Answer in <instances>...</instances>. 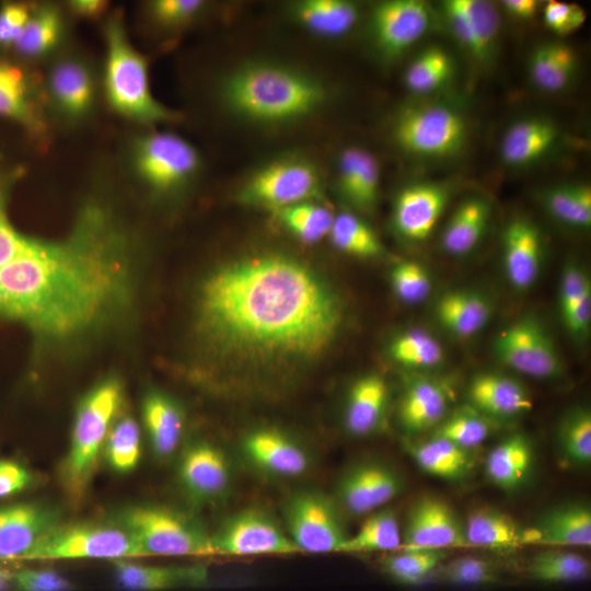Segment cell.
<instances>
[{"instance_id":"6da1fadb","label":"cell","mask_w":591,"mask_h":591,"mask_svg":"<svg viewBox=\"0 0 591 591\" xmlns=\"http://www.w3.org/2000/svg\"><path fill=\"white\" fill-rule=\"evenodd\" d=\"M200 310L217 341L259 355H317L340 322L331 290L305 266L278 255L217 270L202 288Z\"/></svg>"},{"instance_id":"7a4b0ae2","label":"cell","mask_w":591,"mask_h":591,"mask_svg":"<svg viewBox=\"0 0 591 591\" xmlns=\"http://www.w3.org/2000/svg\"><path fill=\"white\" fill-rule=\"evenodd\" d=\"M90 213L66 242L31 237L0 268V318L43 335H69L93 323L119 288V274Z\"/></svg>"},{"instance_id":"3957f363","label":"cell","mask_w":591,"mask_h":591,"mask_svg":"<svg viewBox=\"0 0 591 591\" xmlns=\"http://www.w3.org/2000/svg\"><path fill=\"white\" fill-rule=\"evenodd\" d=\"M222 94L235 114L258 123H285L303 117L325 100L314 78L275 63H250L224 81Z\"/></svg>"},{"instance_id":"277c9868","label":"cell","mask_w":591,"mask_h":591,"mask_svg":"<svg viewBox=\"0 0 591 591\" xmlns=\"http://www.w3.org/2000/svg\"><path fill=\"white\" fill-rule=\"evenodd\" d=\"M121 399V385L111 378L91 389L77 407L69 449L60 468L63 490L72 503H79L88 491Z\"/></svg>"},{"instance_id":"5b68a950","label":"cell","mask_w":591,"mask_h":591,"mask_svg":"<svg viewBox=\"0 0 591 591\" xmlns=\"http://www.w3.org/2000/svg\"><path fill=\"white\" fill-rule=\"evenodd\" d=\"M104 35V90L111 107L119 115L141 124L173 119L172 112L152 95L146 59L131 45L118 15L106 22Z\"/></svg>"},{"instance_id":"8992f818","label":"cell","mask_w":591,"mask_h":591,"mask_svg":"<svg viewBox=\"0 0 591 591\" xmlns=\"http://www.w3.org/2000/svg\"><path fill=\"white\" fill-rule=\"evenodd\" d=\"M106 520L126 531L146 556L215 555L210 533L193 515L158 503L119 507Z\"/></svg>"},{"instance_id":"52a82bcc","label":"cell","mask_w":591,"mask_h":591,"mask_svg":"<svg viewBox=\"0 0 591 591\" xmlns=\"http://www.w3.org/2000/svg\"><path fill=\"white\" fill-rule=\"evenodd\" d=\"M397 146L425 160H448L464 151L470 124L464 113L447 102H416L403 107L393 125Z\"/></svg>"},{"instance_id":"ba28073f","label":"cell","mask_w":591,"mask_h":591,"mask_svg":"<svg viewBox=\"0 0 591 591\" xmlns=\"http://www.w3.org/2000/svg\"><path fill=\"white\" fill-rule=\"evenodd\" d=\"M344 512L332 495L303 488L282 505L283 528L299 553H341L349 537Z\"/></svg>"},{"instance_id":"9c48e42d","label":"cell","mask_w":591,"mask_h":591,"mask_svg":"<svg viewBox=\"0 0 591 591\" xmlns=\"http://www.w3.org/2000/svg\"><path fill=\"white\" fill-rule=\"evenodd\" d=\"M146 556L121 528L106 522L59 524L27 555L26 559H114Z\"/></svg>"},{"instance_id":"30bf717a","label":"cell","mask_w":591,"mask_h":591,"mask_svg":"<svg viewBox=\"0 0 591 591\" xmlns=\"http://www.w3.org/2000/svg\"><path fill=\"white\" fill-rule=\"evenodd\" d=\"M494 350L507 368L532 379L555 380L564 373L554 339L534 315H523L500 331Z\"/></svg>"},{"instance_id":"8fae6325","label":"cell","mask_w":591,"mask_h":591,"mask_svg":"<svg viewBox=\"0 0 591 591\" xmlns=\"http://www.w3.org/2000/svg\"><path fill=\"white\" fill-rule=\"evenodd\" d=\"M215 555L257 556L299 553L283 525L266 509L247 507L224 518L210 533Z\"/></svg>"},{"instance_id":"7c38bea8","label":"cell","mask_w":591,"mask_h":591,"mask_svg":"<svg viewBox=\"0 0 591 591\" xmlns=\"http://www.w3.org/2000/svg\"><path fill=\"white\" fill-rule=\"evenodd\" d=\"M132 164L138 176L157 190H169L189 179L198 170L197 150L171 132H152L137 139Z\"/></svg>"},{"instance_id":"4fadbf2b","label":"cell","mask_w":591,"mask_h":591,"mask_svg":"<svg viewBox=\"0 0 591 591\" xmlns=\"http://www.w3.org/2000/svg\"><path fill=\"white\" fill-rule=\"evenodd\" d=\"M434 12L421 0H386L370 16V35L376 53L395 61L426 36L433 26Z\"/></svg>"},{"instance_id":"5bb4252c","label":"cell","mask_w":591,"mask_h":591,"mask_svg":"<svg viewBox=\"0 0 591 591\" xmlns=\"http://www.w3.org/2000/svg\"><path fill=\"white\" fill-rule=\"evenodd\" d=\"M404 487L403 476L392 465L367 460L340 474L332 496L344 514L362 517L383 508L399 496Z\"/></svg>"},{"instance_id":"9a60e30c","label":"cell","mask_w":591,"mask_h":591,"mask_svg":"<svg viewBox=\"0 0 591 591\" xmlns=\"http://www.w3.org/2000/svg\"><path fill=\"white\" fill-rule=\"evenodd\" d=\"M177 480L194 506H213L223 500L231 489L230 460L218 445L207 440L193 441L181 452Z\"/></svg>"},{"instance_id":"2e32d148","label":"cell","mask_w":591,"mask_h":591,"mask_svg":"<svg viewBox=\"0 0 591 591\" xmlns=\"http://www.w3.org/2000/svg\"><path fill=\"white\" fill-rule=\"evenodd\" d=\"M316 169L302 160H280L257 171L245 184L243 200L276 210L310 201L320 192Z\"/></svg>"},{"instance_id":"e0dca14e","label":"cell","mask_w":591,"mask_h":591,"mask_svg":"<svg viewBox=\"0 0 591 591\" xmlns=\"http://www.w3.org/2000/svg\"><path fill=\"white\" fill-rule=\"evenodd\" d=\"M244 461L259 474L275 479H297L306 475L313 456L304 444L273 427L247 432L240 442Z\"/></svg>"},{"instance_id":"ac0fdd59","label":"cell","mask_w":591,"mask_h":591,"mask_svg":"<svg viewBox=\"0 0 591 591\" xmlns=\"http://www.w3.org/2000/svg\"><path fill=\"white\" fill-rule=\"evenodd\" d=\"M441 7L457 43L476 62L489 65L495 57L500 32L497 7L484 0H448Z\"/></svg>"},{"instance_id":"d6986e66","label":"cell","mask_w":591,"mask_h":591,"mask_svg":"<svg viewBox=\"0 0 591 591\" xmlns=\"http://www.w3.org/2000/svg\"><path fill=\"white\" fill-rule=\"evenodd\" d=\"M402 540V547L408 548L468 547L464 522L449 503L433 496L419 497L410 506Z\"/></svg>"},{"instance_id":"ffe728a7","label":"cell","mask_w":591,"mask_h":591,"mask_svg":"<svg viewBox=\"0 0 591 591\" xmlns=\"http://www.w3.org/2000/svg\"><path fill=\"white\" fill-rule=\"evenodd\" d=\"M451 196L442 182H418L405 186L393 206V227L403 239L420 243L427 240L441 218Z\"/></svg>"},{"instance_id":"44dd1931","label":"cell","mask_w":591,"mask_h":591,"mask_svg":"<svg viewBox=\"0 0 591 591\" xmlns=\"http://www.w3.org/2000/svg\"><path fill=\"white\" fill-rule=\"evenodd\" d=\"M59 524L61 513L46 503L0 506V560L26 559L32 549Z\"/></svg>"},{"instance_id":"7402d4cb","label":"cell","mask_w":591,"mask_h":591,"mask_svg":"<svg viewBox=\"0 0 591 591\" xmlns=\"http://www.w3.org/2000/svg\"><path fill=\"white\" fill-rule=\"evenodd\" d=\"M506 277L517 291L536 282L543 260V239L536 224L524 216L511 219L502 234Z\"/></svg>"},{"instance_id":"603a6c76","label":"cell","mask_w":591,"mask_h":591,"mask_svg":"<svg viewBox=\"0 0 591 591\" xmlns=\"http://www.w3.org/2000/svg\"><path fill=\"white\" fill-rule=\"evenodd\" d=\"M466 396L470 406L495 422L520 417L533 407L526 386L499 372L474 375L467 385Z\"/></svg>"},{"instance_id":"cb8c5ba5","label":"cell","mask_w":591,"mask_h":591,"mask_svg":"<svg viewBox=\"0 0 591 591\" xmlns=\"http://www.w3.org/2000/svg\"><path fill=\"white\" fill-rule=\"evenodd\" d=\"M48 99L63 118L77 121L86 117L94 103V81L90 68L79 58L58 60L47 77Z\"/></svg>"},{"instance_id":"d4e9b609","label":"cell","mask_w":591,"mask_h":591,"mask_svg":"<svg viewBox=\"0 0 591 591\" xmlns=\"http://www.w3.org/2000/svg\"><path fill=\"white\" fill-rule=\"evenodd\" d=\"M452 391L441 380L429 376L412 379L398 405V421L408 434L436 428L449 414Z\"/></svg>"},{"instance_id":"484cf974","label":"cell","mask_w":591,"mask_h":591,"mask_svg":"<svg viewBox=\"0 0 591 591\" xmlns=\"http://www.w3.org/2000/svg\"><path fill=\"white\" fill-rule=\"evenodd\" d=\"M529 545L552 547L591 545V508L587 501L554 506L526 526Z\"/></svg>"},{"instance_id":"4316f807","label":"cell","mask_w":591,"mask_h":591,"mask_svg":"<svg viewBox=\"0 0 591 591\" xmlns=\"http://www.w3.org/2000/svg\"><path fill=\"white\" fill-rule=\"evenodd\" d=\"M558 126L542 116L517 119L500 142L501 161L511 167H525L543 160L559 140Z\"/></svg>"},{"instance_id":"83f0119b","label":"cell","mask_w":591,"mask_h":591,"mask_svg":"<svg viewBox=\"0 0 591 591\" xmlns=\"http://www.w3.org/2000/svg\"><path fill=\"white\" fill-rule=\"evenodd\" d=\"M115 577L120 587L130 591H165L178 588H200L208 582L205 565L147 566L114 561Z\"/></svg>"},{"instance_id":"f1b7e54d","label":"cell","mask_w":591,"mask_h":591,"mask_svg":"<svg viewBox=\"0 0 591 591\" xmlns=\"http://www.w3.org/2000/svg\"><path fill=\"white\" fill-rule=\"evenodd\" d=\"M389 403V387L379 374H367L351 385L346 408L345 428L356 438H364L376 432L385 418Z\"/></svg>"},{"instance_id":"f546056e","label":"cell","mask_w":591,"mask_h":591,"mask_svg":"<svg viewBox=\"0 0 591 591\" xmlns=\"http://www.w3.org/2000/svg\"><path fill=\"white\" fill-rule=\"evenodd\" d=\"M533 463L531 440L524 433L515 432L503 438L488 452L485 474L497 488L510 493L525 484Z\"/></svg>"},{"instance_id":"4dcf8cb0","label":"cell","mask_w":591,"mask_h":591,"mask_svg":"<svg viewBox=\"0 0 591 591\" xmlns=\"http://www.w3.org/2000/svg\"><path fill=\"white\" fill-rule=\"evenodd\" d=\"M440 325L452 335L468 338L489 322L493 306L489 299L475 290L457 289L445 292L436 304Z\"/></svg>"},{"instance_id":"1f68e13d","label":"cell","mask_w":591,"mask_h":591,"mask_svg":"<svg viewBox=\"0 0 591 591\" xmlns=\"http://www.w3.org/2000/svg\"><path fill=\"white\" fill-rule=\"evenodd\" d=\"M338 179L345 198L360 210L374 207L380 187L378 160L359 147L346 148L338 160Z\"/></svg>"},{"instance_id":"d6a6232c","label":"cell","mask_w":591,"mask_h":591,"mask_svg":"<svg viewBox=\"0 0 591 591\" xmlns=\"http://www.w3.org/2000/svg\"><path fill=\"white\" fill-rule=\"evenodd\" d=\"M142 416L153 454L167 460L178 449L184 415L178 404L161 392H150L142 403Z\"/></svg>"},{"instance_id":"836d02e7","label":"cell","mask_w":591,"mask_h":591,"mask_svg":"<svg viewBox=\"0 0 591 591\" xmlns=\"http://www.w3.org/2000/svg\"><path fill=\"white\" fill-rule=\"evenodd\" d=\"M464 533L468 547L513 551L529 545L526 526L490 507L474 510L464 522Z\"/></svg>"},{"instance_id":"e575fe53","label":"cell","mask_w":591,"mask_h":591,"mask_svg":"<svg viewBox=\"0 0 591 591\" xmlns=\"http://www.w3.org/2000/svg\"><path fill=\"white\" fill-rule=\"evenodd\" d=\"M490 215L491 206L483 197L473 196L460 202L441 233V248L452 256L471 253L486 233Z\"/></svg>"},{"instance_id":"d590c367","label":"cell","mask_w":591,"mask_h":591,"mask_svg":"<svg viewBox=\"0 0 591 591\" xmlns=\"http://www.w3.org/2000/svg\"><path fill=\"white\" fill-rule=\"evenodd\" d=\"M406 450L420 470L444 480L464 479L473 467L471 451L437 436L408 442Z\"/></svg>"},{"instance_id":"8d00e7d4","label":"cell","mask_w":591,"mask_h":591,"mask_svg":"<svg viewBox=\"0 0 591 591\" xmlns=\"http://www.w3.org/2000/svg\"><path fill=\"white\" fill-rule=\"evenodd\" d=\"M0 116L12 119L31 131L43 127L32 85L18 66L0 60Z\"/></svg>"},{"instance_id":"74e56055","label":"cell","mask_w":591,"mask_h":591,"mask_svg":"<svg viewBox=\"0 0 591 591\" xmlns=\"http://www.w3.org/2000/svg\"><path fill=\"white\" fill-rule=\"evenodd\" d=\"M294 14L306 30L334 38L355 27L360 11L356 3L347 0H304L296 4Z\"/></svg>"},{"instance_id":"f35d334b","label":"cell","mask_w":591,"mask_h":591,"mask_svg":"<svg viewBox=\"0 0 591 591\" xmlns=\"http://www.w3.org/2000/svg\"><path fill=\"white\" fill-rule=\"evenodd\" d=\"M403 546L402 531L394 510L381 508L366 518L347 538L341 553L393 552Z\"/></svg>"},{"instance_id":"ab89813d","label":"cell","mask_w":591,"mask_h":591,"mask_svg":"<svg viewBox=\"0 0 591 591\" xmlns=\"http://www.w3.org/2000/svg\"><path fill=\"white\" fill-rule=\"evenodd\" d=\"M546 211L557 221L580 230L591 225V189L584 183H563L543 193Z\"/></svg>"},{"instance_id":"60d3db41","label":"cell","mask_w":591,"mask_h":591,"mask_svg":"<svg viewBox=\"0 0 591 591\" xmlns=\"http://www.w3.org/2000/svg\"><path fill=\"white\" fill-rule=\"evenodd\" d=\"M62 32L63 22L57 8L50 4L39 5L32 10L14 47L24 57L39 58L57 47Z\"/></svg>"},{"instance_id":"b9f144b4","label":"cell","mask_w":591,"mask_h":591,"mask_svg":"<svg viewBox=\"0 0 591 591\" xmlns=\"http://www.w3.org/2000/svg\"><path fill=\"white\" fill-rule=\"evenodd\" d=\"M453 72L450 54L441 46L431 45L409 62L404 73V83L412 93L429 94L444 86Z\"/></svg>"},{"instance_id":"7bdbcfd3","label":"cell","mask_w":591,"mask_h":591,"mask_svg":"<svg viewBox=\"0 0 591 591\" xmlns=\"http://www.w3.org/2000/svg\"><path fill=\"white\" fill-rule=\"evenodd\" d=\"M559 454L570 466L591 464V413L587 406L570 408L560 419L556 433Z\"/></svg>"},{"instance_id":"ee69618b","label":"cell","mask_w":591,"mask_h":591,"mask_svg":"<svg viewBox=\"0 0 591 591\" xmlns=\"http://www.w3.org/2000/svg\"><path fill=\"white\" fill-rule=\"evenodd\" d=\"M530 578L546 583L578 582L590 578L591 565L583 555L551 548L535 554L526 567Z\"/></svg>"},{"instance_id":"f6af8a7d","label":"cell","mask_w":591,"mask_h":591,"mask_svg":"<svg viewBox=\"0 0 591 591\" xmlns=\"http://www.w3.org/2000/svg\"><path fill=\"white\" fill-rule=\"evenodd\" d=\"M381 560L383 572L401 584L414 586L431 576L448 554L443 549L402 547Z\"/></svg>"},{"instance_id":"bcb514c9","label":"cell","mask_w":591,"mask_h":591,"mask_svg":"<svg viewBox=\"0 0 591 591\" xmlns=\"http://www.w3.org/2000/svg\"><path fill=\"white\" fill-rule=\"evenodd\" d=\"M495 427V421L467 404L449 413L434 428L432 436L472 451L491 434Z\"/></svg>"},{"instance_id":"7dc6e473","label":"cell","mask_w":591,"mask_h":591,"mask_svg":"<svg viewBox=\"0 0 591 591\" xmlns=\"http://www.w3.org/2000/svg\"><path fill=\"white\" fill-rule=\"evenodd\" d=\"M103 456L116 473L126 474L136 468L141 456V436L134 418L124 416L114 421L104 444Z\"/></svg>"},{"instance_id":"c3c4849f","label":"cell","mask_w":591,"mask_h":591,"mask_svg":"<svg viewBox=\"0 0 591 591\" xmlns=\"http://www.w3.org/2000/svg\"><path fill=\"white\" fill-rule=\"evenodd\" d=\"M391 356L399 364L415 369L438 367L444 359L441 343L422 328H412L398 335L391 345Z\"/></svg>"},{"instance_id":"681fc988","label":"cell","mask_w":591,"mask_h":591,"mask_svg":"<svg viewBox=\"0 0 591 591\" xmlns=\"http://www.w3.org/2000/svg\"><path fill=\"white\" fill-rule=\"evenodd\" d=\"M329 235L338 250L350 255L374 257L382 252V244L374 231L350 212L334 217Z\"/></svg>"},{"instance_id":"f907efd6","label":"cell","mask_w":591,"mask_h":591,"mask_svg":"<svg viewBox=\"0 0 591 591\" xmlns=\"http://www.w3.org/2000/svg\"><path fill=\"white\" fill-rule=\"evenodd\" d=\"M283 224L301 241L314 243L329 234L334 216L312 201L300 202L278 210Z\"/></svg>"},{"instance_id":"816d5d0a","label":"cell","mask_w":591,"mask_h":591,"mask_svg":"<svg viewBox=\"0 0 591 591\" xmlns=\"http://www.w3.org/2000/svg\"><path fill=\"white\" fill-rule=\"evenodd\" d=\"M438 580L457 586H485L499 581V568L490 560L462 556L440 564L432 572Z\"/></svg>"},{"instance_id":"f5cc1de1","label":"cell","mask_w":591,"mask_h":591,"mask_svg":"<svg viewBox=\"0 0 591 591\" xmlns=\"http://www.w3.org/2000/svg\"><path fill=\"white\" fill-rule=\"evenodd\" d=\"M391 283L396 297L404 303L422 302L432 288L431 277L420 263L404 260L394 266Z\"/></svg>"},{"instance_id":"db71d44e","label":"cell","mask_w":591,"mask_h":591,"mask_svg":"<svg viewBox=\"0 0 591 591\" xmlns=\"http://www.w3.org/2000/svg\"><path fill=\"white\" fill-rule=\"evenodd\" d=\"M200 0H158L149 5L152 19L164 27H178L192 21L204 8Z\"/></svg>"},{"instance_id":"11a10c76","label":"cell","mask_w":591,"mask_h":591,"mask_svg":"<svg viewBox=\"0 0 591 591\" xmlns=\"http://www.w3.org/2000/svg\"><path fill=\"white\" fill-rule=\"evenodd\" d=\"M590 291L591 285L587 273L577 263H568L563 269L559 285L561 318Z\"/></svg>"},{"instance_id":"9f6ffc18","label":"cell","mask_w":591,"mask_h":591,"mask_svg":"<svg viewBox=\"0 0 591 591\" xmlns=\"http://www.w3.org/2000/svg\"><path fill=\"white\" fill-rule=\"evenodd\" d=\"M586 11L578 4L548 1L543 8V19L548 28L558 35L578 30L586 21Z\"/></svg>"},{"instance_id":"6f0895ef","label":"cell","mask_w":591,"mask_h":591,"mask_svg":"<svg viewBox=\"0 0 591 591\" xmlns=\"http://www.w3.org/2000/svg\"><path fill=\"white\" fill-rule=\"evenodd\" d=\"M16 591H70L73 584L53 570L22 569L13 572Z\"/></svg>"},{"instance_id":"680465c9","label":"cell","mask_w":591,"mask_h":591,"mask_svg":"<svg viewBox=\"0 0 591 591\" xmlns=\"http://www.w3.org/2000/svg\"><path fill=\"white\" fill-rule=\"evenodd\" d=\"M554 69V42L537 45L532 50L528 62V73L532 84L540 91L549 93Z\"/></svg>"},{"instance_id":"91938a15","label":"cell","mask_w":591,"mask_h":591,"mask_svg":"<svg viewBox=\"0 0 591 591\" xmlns=\"http://www.w3.org/2000/svg\"><path fill=\"white\" fill-rule=\"evenodd\" d=\"M32 8L24 3H4L0 8V46L8 47L16 42L27 23Z\"/></svg>"},{"instance_id":"94428289","label":"cell","mask_w":591,"mask_h":591,"mask_svg":"<svg viewBox=\"0 0 591 591\" xmlns=\"http://www.w3.org/2000/svg\"><path fill=\"white\" fill-rule=\"evenodd\" d=\"M31 472L22 464L10 461L0 460V498L15 495L32 483Z\"/></svg>"},{"instance_id":"6125c7cd","label":"cell","mask_w":591,"mask_h":591,"mask_svg":"<svg viewBox=\"0 0 591 591\" xmlns=\"http://www.w3.org/2000/svg\"><path fill=\"white\" fill-rule=\"evenodd\" d=\"M502 9L512 18L518 20H529L533 18L540 7L535 0H503L500 2Z\"/></svg>"},{"instance_id":"be15d7a7","label":"cell","mask_w":591,"mask_h":591,"mask_svg":"<svg viewBox=\"0 0 591 591\" xmlns=\"http://www.w3.org/2000/svg\"><path fill=\"white\" fill-rule=\"evenodd\" d=\"M69 7L71 11L78 15L96 18L105 11L107 2L100 0H76L70 1Z\"/></svg>"},{"instance_id":"e7e4bbea","label":"cell","mask_w":591,"mask_h":591,"mask_svg":"<svg viewBox=\"0 0 591 591\" xmlns=\"http://www.w3.org/2000/svg\"><path fill=\"white\" fill-rule=\"evenodd\" d=\"M13 588V572L0 569V591H8Z\"/></svg>"}]
</instances>
